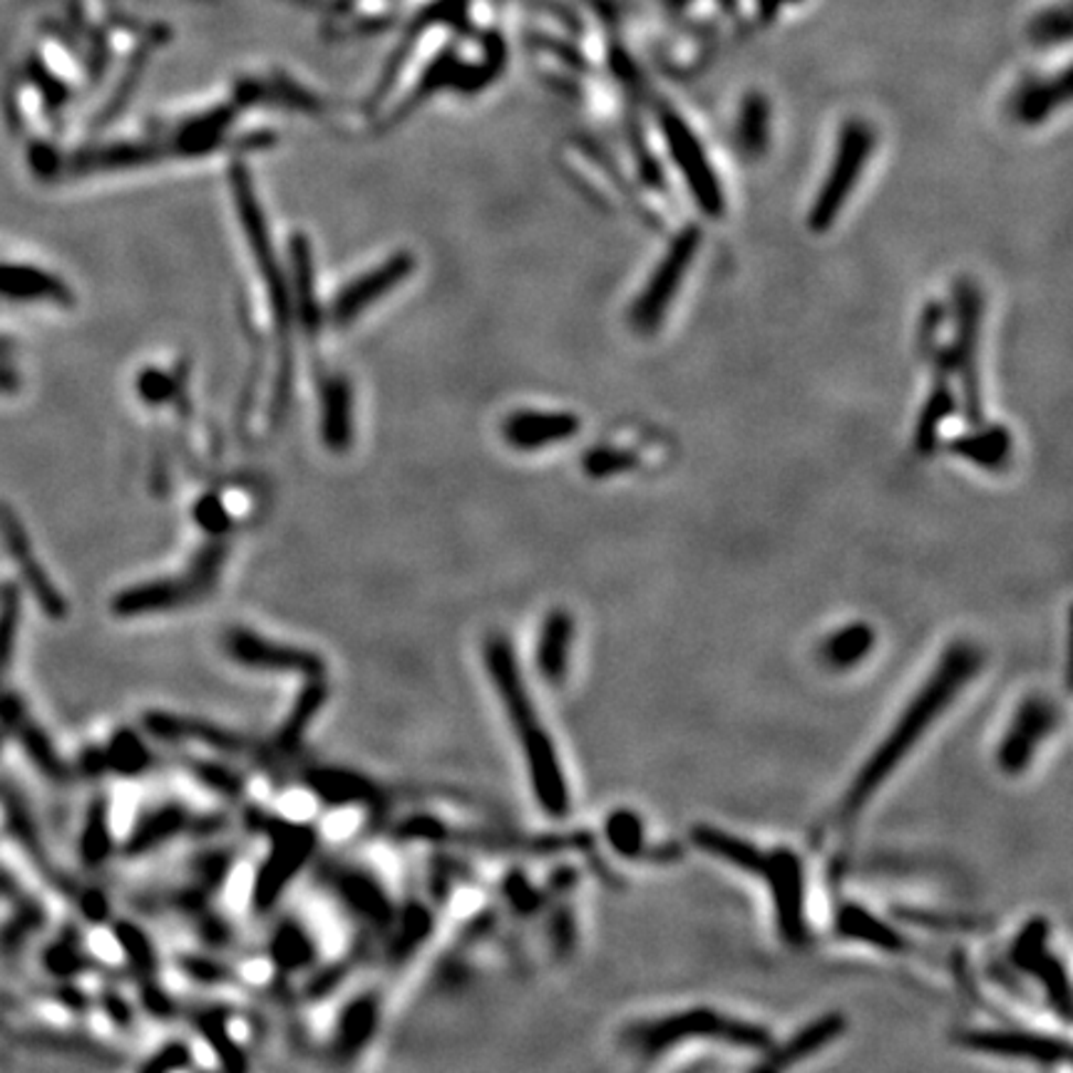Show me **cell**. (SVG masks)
Listing matches in <instances>:
<instances>
[{
    "label": "cell",
    "mask_w": 1073,
    "mask_h": 1073,
    "mask_svg": "<svg viewBox=\"0 0 1073 1073\" xmlns=\"http://www.w3.org/2000/svg\"><path fill=\"white\" fill-rule=\"evenodd\" d=\"M981 663V651L969 641L952 644L942 654L937 669L932 671L917 695L907 703V709L902 711L900 721L894 723L888 739L874 748L868 763L854 775V780L850 783L840 805V822H852L858 818L864 805L882 788V783L890 778L892 771L907 758L912 745L927 733L929 725L947 711V705L957 699L964 686L979 673Z\"/></svg>",
    "instance_id": "1"
},
{
    "label": "cell",
    "mask_w": 1073,
    "mask_h": 1073,
    "mask_svg": "<svg viewBox=\"0 0 1073 1073\" xmlns=\"http://www.w3.org/2000/svg\"><path fill=\"white\" fill-rule=\"evenodd\" d=\"M485 669L495 691L500 693L507 719L522 745L527 773L536 803L552 818H564L570 812V785H566L562 763L556 758L550 733L540 721L534 703L522 679V669L514 659L512 644L504 636H490L485 644Z\"/></svg>",
    "instance_id": "2"
},
{
    "label": "cell",
    "mask_w": 1073,
    "mask_h": 1073,
    "mask_svg": "<svg viewBox=\"0 0 1073 1073\" xmlns=\"http://www.w3.org/2000/svg\"><path fill=\"white\" fill-rule=\"evenodd\" d=\"M683 1041H721L731 1047L768 1051L773 1037L761 1023L725 1017L713 1009H689L661 1019L636 1021L624 1031V1043L636 1056L656 1059Z\"/></svg>",
    "instance_id": "3"
},
{
    "label": "cell",
    "mask_w": 1073,
    "mask_h": 1073,
    "mask_svg": "<svg viewBox=\"0 0 1073 1073\" xmlns=\"http://www.w3.org/2000/svg\"><path fill=\"white\" fill-rule=\"evenodd\" d=\"M872 147L874 135L870 125H864L862 119H852V123L842 127L832 164L828 174H825V182L808 214V224L812 232H825V229L835 224L842 206L848 204L852 189L858 187L864 167H868Z\"/></svg>",
    "instance_id": "4"
},
{
    "label": "cell",
    "mask_w": 1073,
    "mask_h": 1073,
    "mask_svg": "<svg viewBox=\"0 0 1073 1073\" xmlns=\"http://www.w3.org/2000/svg\"><path fill=\"white\" fill-rule=\"evenodd\" d=\"M701 246V229L686 226L683 232L673 236V242L666 248L661 262L649 276V281L636 296V301L629 311V321L641 333H651L663 323V316L673 304V296L679 294L686 274L693 264V256Z\"/></svg>",
    "instance_id": "5"
},
{
    "label": "cell",
    "mask_w": 1073,
    "mask_h": 1073,
    "mask_svg": "<svg viewBox=\"0 0 1073 1073\" xmlns=\"http://www.w3.org/2000/svg\"><path fill=\"white\" fill-rule=\"evenodd\" d=\"M755 878H761L765 888L771 890L780 937L793 947L808 942L810 927L808 917H805V870L798 852H793L790 848L765 850Z\"/></svg>",
    "instance_id": "6"
},
{
    "label": "cell",
    "mask_w": 1073,
    "mask_h": 1073,
    "mask_svg": "<svg viewBox=\"0 0 1073 1073\" xmlns=\"http://www.w3.org/2000/svg\"><path fill=\"white\" fill-rule=\"evenodd\" d=\"M219 562H222V550L212 546V550H206L202 554V560H196L192 572H189L184 580L137 584L132 589L119 592L113 599V612L117 616H123V619H132V616L139 614L177 609V606L202 599V596L212 589V584L216 580Z\"/></svg>",
    "instance_id": "7"
},
{
    "label": "cell",
    "mask_w": 1073,
    "mask_h": 1073,
    "mask_svg": "<svg viewBox=\"0 0 1073 1073\" xmlns=\"http://www.w3.org/2000/svg\"><path fill=\"white\" fill-rule=\"evenodd\" d=\"M661 132L673 164L679 167L683 182L689 187L693 202L701 206L703 214L719 216L725 206L723 189L699 137L691 132V127L683 123V117L671 113V109H663L661 113Z\"/></svg>",
    "instance_id": "8"
},
{
    "label": "cell",
    "mask_w": 1073,
    "mask_h": 1073,
    "mask_svg": "<svg viewBox=\"0 0 1073 1073\" xmlns=\"http://www.w3.org/2000/svg\"><path fill=\"white\" fill-rule=\"evenodd\" d=\"M1049 922L1043 917H1033L1023 924L1017 939L1011 944V962L1013 967L1021 969L1029 977L1039 979V984L1047 991V999L1051 1009L1059 1013L1063 1021L1071 1019V984L1066 977L1063 964L1049 952Z\"/></svg>",
    "instance_id": "9"
},
{
    "label": "cell",
    "mask_w": 1073,
    "mask_h": 1073,
    "mask_svg": "<svg viewBox=\"0 0 1073 1073\" xmlns=\"http://www.w3.org/2000/svg\"><path fill=\"white\" fill-rule=\"evenodd\" d=\"M224 651L234 663L254 671L301 673L306 679L326 676V663L318 654L298 649L291 644H278L264 639L262 634L248 629H232L224 639Z\"/></svg>",
    "instance_id": "10"
},
{
    "label": "cell",
    "mask_w": 1073,
    "mask_h": 1073,
    "mask_svg": "<svg viewBox=\"0 0 1073 1073\" xmlns=\"http://www.w3.org/2000/svg\"><path fill=\"white\" fill-rule=\"evenodd\" d=\"M1059 725V709L1056 703L1047 695H1027L1019 703L1017 713L1003 731V739L999 743L997 761L999 768L1007 775H1019L1029 768L1039 745L1047 735Z\"/></svg>",
    "instance_id": "11"
},
{
    "label": "cell",
    "mask_w": 1073,
    "mask_h": 1073,
    "mask_svg": "<svg viewBox=\"0 0 1073 1073\" xmlns=\"http://www.w3.org/2000/svg\"><path fill=\"white\" fill-rule=\"evenodd\" d=\"M0 536H3V544L10 554V560H13L18 566L20 580H23V584L28 586V592L33 594V599L38 602L40 609L45 612L47 619L63 622L67 616L65 596L57 592V586L47 576L45 566L35 560L33 544H30L23 520H20L13 507L3 500H0Z\"/></svg>",
    "instance_id": "12"
},
{
    "label": "cell",
    "mask_w": 1073,
    "mask_h": 1073,
    "mask_svg": "<svg viewBox=\"0 0 1073 1073\" xmlns=\"http://www.w3.org/2000/svg\"><path fill=\"white\" fill-rule=\"evenodd\" d=\"M981 328V294L977 286L962 284L957 288V341L947 353L949 368H957L962 375L964 407L974 425L981 423V393L977 373V348Z\"/></svg>",
    "instance_id": "13"
},
{
    "label": "cell",
    "mask_w": 1073,
    "mask_h": 1073,
    "mask_svg": "<svg viewBox=\"0 0 1073 1073\" xmlns=\"http://www.w3.org/2000/svg\"><path fill=\"white\" fill-rule=\"evenodd\" d=\"M957 1041L962 1047L989 1053V1056L1031 1061V1063H1041V1066H1053V1063L1066 1061L1071 1053L1069 1041L1056 1037H1041V1033H1031V1031L974 1029V1031H962Z\"/></svg>",
    "instance_id": "14"
},
{
    "label": "cell",
    "mask_w": 1073,
    "mask_h": 1073,
    "mask_svg": "<svg viewBox=\"0 0 1073 1073\" xmlns=\"http://www.w3.org/2000/svg\"><path fill=\"white\" fill-rule=\"evenodd\" d=\"M844 1029H848V1021H844L842 1013H825V1017L810 1021L808 1027H803L780 1047L768 1049L765 1059L758 1063V1071L790 1069L795 1063L810 1059L820 1049L830 1047L832 1041H838Z\"/></svg>",
    "instance_id": "15"
},
{
    "label": "cell",
    "mask_w": 1073,
    "mask_h": 1073,
    "mask_svg": "<svg viewBox=\"0 0 1073 1073\" xmlns=\"http://www.w3.org/2000/svg\"><path fill=\"white\" fill-rule=\"evenodd\" d=\"M145 729L162 741H184V743H202L206 748L238 753L246 748V741L238 739L236 733L224 731L222 725L184 719V715H172L162 711H152L145 715Z\"/></svg>",
    "instance_id": "16"
},
{
    "label": "cell",
    "mask_w": 1073,
    "mask_h": 1073,
    "mask_svg": "<svg viewBox=\"0 0 1073 1073\" xmlns=\"http://www.w3.org/2000/svg\"><path fill=\"white\" fill-rule=\"evenodd\" d=\"M308 852H311V832H286L276 840V848L264 862L254 888V900L258 907H268L276 900V894L291 880L294 870L301 868Z\"/></svg>",
    "instance_id": "17"
},
{
    "label": "cell",
    "mask_w": 1073,
    "mask_h": 1073,
    "mask_svg": "<svg viewBox=\"0 0 1073 1073\" xmlns=\"http://www.w3.org/2000/svg\"><path fill=\"white\" fill-rule=\"evenodd\" d=\"M576 431H580V421L570 413L522 411L507 421L504 437L520 450H534V447L570 440Z\"/></svg>",
    "instance_id": "18"
},
{
    "label": "cell",
    "mask_w": 1073,
    "mask_h": 1073,
    "mask_svg": "<svg viewBox=\"0 0 1073 1073\" xmlns=\"http://www.w3.org/2000/svg\"><path fill=\"white\" fill-rule=\"evenodd\" d=\"M574 639V622L570 612L554 609L546 614L540 641H536L534 663L542 679L550 686H562L570 669V651Z\"/></svg>",
    "instance_id": "19"
},
{
    "label": "cell",
    "mask_w": 1073,
    "mask_h": 1073,
    "mask_svg": "<svg viewBox=\"0 0 1073 1073\" xmlns=\"http://www.w3.org/2000/svg\"><path fill=\"white\" fill-rule=\"evenodd\" d=\"M0 298H8V301L73 304V294L60 278L23 264H0Z\"/></svg>",
    "instance_id": "20"
},
{
    "label": "cell",
    "mask_w": 1073,
    "mask_h": 1073,
    "mask_svg": "<svg viewBox=\"0 0 1073 1073\" xmlns=\"http://www.w3.org/2000/svg\"><path fill=\"white\" fill-rule=\"evenodd\" d=\"M835 929L840 932V937L864 942L870 947H878L884 952H902L910 947V942L904 939V934L897 932L880 917H874L872 912H868L860 904H842L838 910V920H835Z\"/></svg>",
    "instance_id": "21"
},
{
    "label": "cell",
    "mask_w": 1073,
    "mask_h": 1073,
    "mask_svg": "<svg viewBox=\"0 0 1073 1073\" xmlns=\"http://www.w3.org/2000/svg\"><path fill=\"white\" fill-rule=\"evenodd\" d=\"M693 842L699 844L703 852H709L711 858H719L725 864H731L735 870L751 872L755 874L758 864L763 860V852L758 844H753L748 840L739 838V835H731L719 828H711V825H699L693 828Z\"/></svg>",
    "instance_id": "22"
},
{
    "label": "cell",
    "mask_w": 1073,
    "mask_h": 1073,
    "mask_svg": "<svg viewBox=\"0 0 1073 1073\" xmlns=\"http://www.w3.org/2000/svg\"><path fill=\"white\" fill-rule=\"evenodd\" d=\"M407 268H411V262H407L405 256H395L393 262H387L381 268V272H373L371 276H365L363 281L348 286L343 296L336 301V308H333L336 321H341V323L351 321V316H355L358 311H361V308L371 304L375 296H381L395 281H401V276L407 272Z\"/></svg>",
    "instance_id": "23"
},
{
    "label": "cell",
    "mask_w": 1073,
    "mask_h": 1073,
    "mask_svg": "<svg viewBox=\"0 0 1073 1073\" xmlns=\"http://www.w3.org/2000/svg\"><path fill=\"white\" fill-rule=\"evenodd\" d=\"M872 646H874L872 626H868L864 622H854L842 626L838 631H832L828 639L822 641L820 656L830 669L848 671L868 659Z\"/></svg>",
    "instance_id": "24"
},
{
    "label": "cell",
    "mask_w": 1073,
    "mask_h": 1073,
    "mask_svg": "<svg viewBox=\"0 0 1073 1073\" xmlns=\"http://www.w3.org/2000/svg\"><path fill=\"white\" fill-rule=\"evenodd\" d=\"M308 785L318 798L331 805H348V803H363L375 798V785L371 780L361 778L355 773L321 768L308 773Z\"/></svg>",
    "instance_id": "25"
},
{
    "label": "cell",
    "mask_w": 1073,
    "mask_h": 1073,
    "mask_svg": "<svg viewBox=\"0 0 1073 1073\" xmlns=\"http://www.w3.org/2000/svg\"><path fill=\"white\" fill-rule=\"evenodd\" d=\"M954 450H957L962 457H967V460L977 463L979 467L999 470L1011 455V435L1003 431V427L991 425L987 431L964 435L962 440L954 445Z\"/></svg>",
    "instance_id": "26"
},
{
    "label": "cell",
    "mask_w": 1073,
    "mask_h": 1073,
    "mask_svg": "<svg viewBox=\"0 0 1073 1073\" xmlns=\"http://www.w3.org/2000/svg\"><path fill=\"white\" fill-rule=\"evenodd\" d=\"M15 735H18L20 745H23V751L28 753L30 763H33L35 768L45 775V778H50L53 783H67L70 780V768L63 763V758H60L53 741L47 739V733L43 729H38L35 723H30V721L23 719L15 729Z\"/></svg>",
    "instance_id": "27"
},
{
    "label": "cell",
    "mask_w": 1073,
    "mask_h": 1073,
    "mask_svg": "<svg viewBox=\"0 0 1073 1073\" xmlns=\"http://www.w3.org/2000/svg\"><path fill=\"white\" fill-rule=\"evenodd\" d=\"M378 1023V1007L371 997H361L348 1003L338 1019L336 1047L343 1053L358 1051L371 1041Z\"/></svg>",
    "instance_id": "28"
},
{
    "label": "cell",
    "mask_w": 1073,
    "mask_h": 1073,
    "mask_svg": "<svg viewBox=\"0 0 1073 1073\" xmlns=\"http://www.w3.org/2000/svg\"><path fill=\"white\" fill-rule=\"evenodd\" d=\"M326 695H328V689L323 683V676H318V679H308L306 689L301 691V695H298L296 705L291 709V713H288V719L281 725V731H278V745H281V748H294V745H298V741L304 739V731L308 729V725H311V721L316 719L318 711L323 709Z\"/></svg>",
    "instance_id": "29"
},
{
    "label": "cell",
    "mask_w": 1073,
    "mask_h": 1073,
    "mask_svg": "<svg viewBox=\"0 0 1073 1073\" xmlns=\"http://www.w3.org/2000/svg\"><path fill=\"white\" fill-rule=\"evenodd\" d=\"M77 848L79 858H83L87 868H99L107 860L109 850H113V832H109V812L105 798H97L89 805Z\"/></svg>",
    "instance_id": "30"
},
{
    "label": "cell",
    "mask_w": 1073,
    "mask_h": 1073,
    "mask_svg": "<svg viewBox=\"0 0 1073 1073\" xmlns=\"http://www.w3.org/2000/svg\"><path fill=\"white\" fill-rule=\"evenodd\" d=\"M771 137V109L763 95H748L739 117V147L748 157L765 152Z\"/></svg>",
    "instance_id": "31"
},
{
    "label": "cell",
    "mask_w": 1073,
    "mask_h": 1073,
    "mask_svg": "<svg viewBox=\"0 0 1073 1073\" xmlns=\"http://www.w3.org/2000/svg\"><path fill=\"white\" fill-rule=\"evenodd\" d=\"M606 840H609L616 854L626 860H651V850H646L641 818L631 810H614L606 820Z\"/></svg>",
    "instance_id": "32"
},
{
    "label": "cell",
    "mask_w": 1073,
    "mask_h": 1073,
    "mask_svg": "<svg viewBox=\"0 0 1073 1073\" xmlns=\"http://www.w3.org/2000/svg\"><path fill=\"white\" fill-rule=\"evenodd\" d=\"M184 820H187V812L182 808H162L159 812H152L135 828L132 838L127 842V852L137 854L157 848L159 842H164L167 838H172L174 832L182 830Z\"/></svg>",
    "instance_id": "33"
},
{
    "label": "cell",
    "mask_w": 1073,
    "mask_h": 1073,
    "mask_svg": "<svg viewBox=\"0 0 1073 1073\" xmlns=\"http://www.w3.org/2000/svg\"><path fill=\"white\" fill-rule=\"evenodd\" d=\"M341 894L361 917L371 922L391 920V904L383 897V892L375 888V882L363 878V874H348V878H343Z\"/></svg>",
    "instance_id": "34"
},
{
    "label": "cell",
    "mask_w": 1073,
    "mask_h": 1073,
    "mask_svg": "<svg viewBox=\"0 0 1073 1073\" xmlns=\"http://www.w3.org/2000/svg\"><path fill=\"white\" fill-rule=\"evenodd\" d=\"M954 411V395L947 387V383H937L932 387L929 401L924 405L920 425H917V445L922 453H927L929 447H934L939 435L942 423L947 421V415Z\"/></svg>",
    "instance_id": "35"
},
{
    "label": "cell",
    "mask_w": 1073,
    "mask_h": 1073,
    "mask_svg": "<svg viewBox=\"0 0 1073 1073\" xmlns=\"http://www.w3.org/2000/svg\"><path fill=\"white\" fill-rule=\"evenodd\" d=\"M20 612H23V596H20L18 584L6 582L0 586V669H6L13 659Z\"/></svg>",
    "instance_id": "36"
},
{
    "label": "cell",
    "mask_w": 1073,
    "mask_h": 1073,
    "mask_svg": "<svg viewBox=\"0 0 1073 1073\" xmlns=\"http://www.w3.org/2000/svg\"><path fill=\"white\" fill-rule=\"evenodd\" d=\"M272 954H274V962L281 969H301L311 962L314 947L304 929H298L296 924H284L281 929H276Z\"/></svg>",
    "instance_id": "37"
},
{
    "label": "cell",
    "mask_w": 1073,
    "mask_h": 1073,
    "mask_svg": "<svg viewBox=\"0 0 1073 1073\" xmlns=\"http://www.w3.org/2000/svg\"><path fill=\"white\" fill-rule=\"evenodd\" d=\"M1063 79H1066V75H1063L1059 83H1063ZM1059 83H1053L1049 87L1031 85V87L1023 89V93L1017 99V109H1013L1017 119H1021V123H1027V125H1037V123H1041L1043 117H1049L1051 109H1056V105L1069 97V93L1056 95Z\"/></svg>",
    "instance_id": "38"
},
{
    "label": "cell",
    "mask_w": 1073,
    "mask_h": 1073,
    "mask_svg": "<svg viewBox=\"0 0 1073 1073\" xmlns=\"http://www.w3.org/2000/svg\"><path fill=\"white\" fill-rule=\"evenodd\" d=\"M105 765L123 775H132L137 771H142L147 765V751L145 745L139 743L137 735L129 731L117 733L109 748L105 751Z\"/></svg>",
    "instance_id": "39"
},
{
    "label": "cell",
    "mask_w": 1073,
    "mask_h": 1073,
    "mask_svg": "<svg viewBox=\"0 0 1073 1073\" xmlns=\"http://www.w3.org/2000/svg\"><path fill=\"white\" fill-rule=\"evenodd\" d=\"M117 942L123 944V949L127 952V957L129 962L135 964L137 969H149L152 967V947H149V942L145 939V934L139 932L137 927H132L129 922H123V924H117Z\"/></svg>",
    "instance_id": "40"
},
{
    "label": "cell",
    "mask_w": 1073,
    "mask_h": 1073,
    "mask_svg": "<svg viewBox=\"0 0 1073 1073\" xmlns=\"http://www.w3.org/2000/svg\"><path fill=\"white\" fill-rule=\"evenodd\" d=\"M586 470L594 477H606L614 472H624L634 465V457L624 450H592L586 455Z\"/></svg>",
    "instance_id": "41"
},
{
    "label": "cell",
    "mask_w": 1073,
    "mask_h": 1073,
    "mask_svg": "<svg viewBox=\"0 0 1073 1073\" xmlns=\"http://www.w3.org/2000/svg\"><path fill=\"white\" fill-rule=\"evenodd\" d=\"M431 932V917L423 907H411L403 917V932L395 942V952H405L421 944L425 939V934Z\"/></svg>",
    "instance_id": "42"
},
{
    "label": "cell",
    "mask_w": 1073,
    "mask_h": 1073,
    "mask_svg": "<svg viewBox=\"0 0 1073 1073\" xmlns=\"http://www.w3.org/2000/svg\"><path fill=\"white\" fill-rule=\"evenodd\" d=\"M194 773H196V778H202L206 785H212V788L219 790V793L236 795L238 790H242V780L236 778V773L226 771L224 765L199 761V763H194Z\"/></svg>",
    "instance_id": "43"
},
{
    "label": "cell",
    "mask_w": 1073,
    "mask_h": 1073,
    "mask_svg": "<svg viewBox=\"0 0 1073 1073\" xmlns=\"http://www.w3.org/2000/svg\"><path fill=\"white\" fill-rule=\"evenodd\" d=\"M192 1061V1051H189L184 1043H167L164 1049H159L152 1059L145 1063V1071H174L184 1069Z\"/></svg>",
    "instance_id": "44"
},
{
    "label": "cell",
    "mask_w": 1073,
    "mask_h": 1073,
    "mask_svg": "<svg viewBox=\"0 0 1073 1073\" xmlns=\"http://www.w3.org/2000/svg\"><path fill=\"white\" fill-rule=\"evenodd\" d=\"M23 719V701L15 699V695H0V748H3L10 735H15V729Z\"/></svg>",
    "instance_id": "45"
},
{
    "label": "cell",
    "mask_w": 1073,
    "mask_h": 1073,
    "mask_svg": "<svg viewBox=\"0 0 1073 1073\" xmlns=\"http://www.w3.org/2000/svg\"><path fill=\"white\" fill-rule=\"evenodd\" d=\"M507 900H510L512 907L520 912H532L534 907H540V897H536V892L530 888V882H527L522 874H512V878L507 880Z\"/></svg>",
    "instance_id": "46"
},
{
    "label": "cell",
    "mask_w": 1073,
    "mask_h": 1073,
    "mask_svg": "<svg viewBox=\"0 0 1073 1073\" xmlns=\"http://www.w3.org/2000/svg\"><path fill=\"white\" fill-rule=\"evenodd\" d=\"M79 907H83L85 917L89 922H103L105 914H107L105 902H103V897H99L97 892H85L83 897H79Z\"/></svg>",
    "instance_id": "47"
},
{
    "label": "cell",
    "mask_w": 1073,
    "mask_h": 1073,
    "mask_svg": "<svg viewBox=\"0 0 1073 1073\" xmlns=\"http://www.w3.org/2000/svg\"><path fill=\"white\" fill-rule=\"evenodd\" d=\"M0 673H3V669H0Z\"/></svg>",
    "instance_id": "48"
}]
</instances>
